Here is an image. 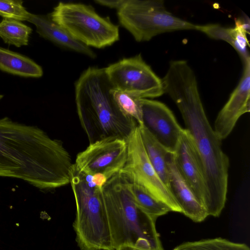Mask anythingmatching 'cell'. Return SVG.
<instances>
[{
	"label": "cell",
	"instance_id": "4",
	"mask_svg": "<svg viewBox=\"0 0 250 250\" xmlns=\"http://www.w3.org/2000/svg\"><path fill=\"white\" fill-rule=\"evenodd\" d=\"M115 250L129 245L144 250H164L156 219L134 202L120 173L109 178L101 190Z\"/></svg>",
	"mask_w": 250,
	"mask_h": 250
},
{
	"label": "cell",
	"instance_id": "20",
	"mask_svg": "<svg viewBox=\"0 0 250 250\" xmlns=\"http://www.w3.org/2000/svg\"><path fill=\"white\" fill-rule=\"evenodd\" d=\"M173 250H250L244 243H236L222 238H215L183 243Z\"/></svg>",
	"mask_w": 250,
	"mask_h": 250
},
{
	"label": "cell",
	"instance_id": "17",
	"mask_svg": "<svg viewBox=\"0 0 250 250\" xmlns=\"http://www.w3.org/2000/svg\"><path fill=\"white\" fill-rule=\"evenodd\" d=\"M0 69L13 75L25 77L39 78L43 75L41 66L31 59L1 47Z\"/></svg>",
	"mask_w": 250,
	"mask_h": 250
},
{
	"label": "cell",
	"instance_id": "11",
	"mask_svg": "<svg viewBox=\"0 0 250 250\" xmlns=\"http://www.w3.org/2000/svg\"><path fill=\"white\" fill-rule=\"evenodd\" d=\"M144 125L169 151L174 152L183 128L171 110L164 103L149 99H139Z\"/></svg>",
	"mask_w": 250,
	"mask_h": 250
},
{
	"label": "cell",
	"instance_id": "13",
	"mask_svg": "<svg viewBox=\"0 0 250 250\" xmlns=\"http://www.w3.org/2000/svg\"><path fill=\"white\" fill-rule=\"evenodd\" d=\"M239 83L215 119L213 130L222 141L232 131L239 118L250 111V60L243 64Z\"/></svg>",
	"mask_w": 250,
	"mask_h": 250
},
{
	"label": "cell",
	"instance_id": "1",
	"mask_svg": "<svg viewBox=\"0 0 250 250\" xmlns=\"http://www.w3.org/2000/svg\"><path fill=\"white\" fill-rule=\"evenodd\" d=\"M162 80L164 93L179 110L198 156L208 190L207 214L218 217L227 200L229 160L206 115L195 73L186 61L173 60Z\"/></svg>",
	"mask_w": 250,
	"mask_h": 250
},
{
	"label": "cell",
	"instance_id": "3",
	"mask_svg": "<svg viewBox=\"0 0 250 250\" xmlns=\"http://www.w3.org/2000/svg\"><path fill=\"white\" fill-rule=\"evenodd\" d=\"M105 68L90 66L75 83L78 116L89 143L109 137L126 139L138 125L120 109Z\"/></svg>",
	"mask_w": 250,
	"mask_h": 250
},
{
	"label": "cell",
	"instance_id": "8",
	"mask_svg": "<svg viewBox=\"0 0 250 250\" xmlns=\"http://www.w3.org/2000/svg\"><path fill=\"white\" fill-rule=\"evenodd\" d=\"M125 140L127 150L126 161L119 173L127 181L139 186L163 203L170 211L182 213L180 206L148 159L138 125L132 130Z\"/></svg>",
	"mask_w": 250,
	"mask_h": 250
},
{
	"label": "cell",
	"instance_id": "27",
	"mask_svg": "<svg viewBox=\"0 0 250 250\" xmlns=\"http://www.w3.org/2000/svg\"><path fill=\"white\" fill-rule=\"evenodd\" d=\"M3 97V96L0 94V100Z\"/></svg>",
	"mask_w": 250,
	"mask_h": 250
},
{
	"label": "cell",
	"instance_id": "21",
	"mask_svg": "<svg viewBox=\"0 0 250 250\" xmlns=\"http://www.w3.org/2000/svg\"><path fill=\"white\" fill-rule=\"evenodd\" d=\"M111 92L121 111L126 116L134 120L138 125L143 124L142 113L139 99L113 88Z\"/></svg>",
	"mask_w": 250,
	"mask_h": 250
},
{
	"label": "cell",
	"instance_id": "10",
	"mask_svg": "<svg viewBox=\"0 0 250 250\" xmlns=\"http://www.w3.org/2000/svg\"><path fill=\"white\" fill-rule=\"evenodd\" d=\"M127 153L125 139L106 137L89 143L77 154L73 166L80 172L89 175L102 174L108 180L123 168Z\"/></svg>",
	"mask_w": 250,
	"mask_h": 250
},
{
	"label": "cell",
	"instance_id": "12",
	"mask_svg": "<svg viewBox=\"0 0 250 250\" xmlns=\"http://www.w3.org/2000/svg\"><path fill=\"white\" fill-rule=\"evenodd\" d=\"M174 157L181 175L206 210L208 194L204 176L192 140L185 128L181 134Z\"/></svg>",
	"mask_w": 250,
	"mask_h": 250
},
{
	"label": "cell",
	"instance_id": "9",
	"mask_svg": "<svg viewBox=\"0 0 250 250\" xmlns=\"http://www.w3.org/2000/svg\"><path fill=\"white\" fill-rule=\"evenodd\" d=\"M113 88L136 99L160 97L164 94L162 80L138 54L123 58L105 67Z\"/></svg>",
	"mask_w": 250,
	"mask_h": 250
},
{
	"label": "cell",
	"instance_id": "18",
	"mask_svg": "<svg viewBox=\"0 0 250 250\" xmlns=\"http://www.w3.org/2000/svg\"><path fill=\"white\" fill-rule=\"evenodd\" d=\"M125 180L127 190L135 204L150 216L156 219L158 217L170 211L167 206L154 198L142 188Z\"/></svg>",
	"mask_w": 250,
	"mask_h": 250
},
{
	"label": "cell",
	"instance_id": "6",
	"mask_svg": "<svg viewBox=\"0 0 250 250\" xmlns=\"http://www.w3.org/2000/svg\"><path fill=\"white\" fill-rule=\"evenodd\" d=\"M117 11L120 24L138 42L165 33L196 28V24L167 10L162 0H123Z\"/></svg>",
	"mask_w": 250,
	"mask_h": 250
},
{
	"label": "cell",
	"instance_id": "16",
	"mask_svg": "<svg viewBox=\"0 0 250 250\" xmlns=\"http://www.w3.org/2000/svg\"><path fill=\"white\" fill-rule=\"evenodd\" d=\"M138 125L148 159L162 182L168 188V161L174 152L161 145L144 124Z\"/></svg>",
	"mask_w": 250,
	"mask_h": 250
},
{
	"label": "cell",
	"instance_id": "22",
	"mask_svg": "<svg viewBox=\"0 0 250 250\" xmlns=\"http://www.w3.org/2000/svg\"><path fill=\"white\" fill-rule=\"evenodd\" d=\"M21 0H0V16L4 19L28 21L31 13L22 5Z\"/></svg>",
	"mask_w": 250,
	"mask_h": 250
},
{
	"label": "cell",
	"instance_id": "26",
	"mask_svg": "<svg viewBox=\"0 0 250 250\" xmlns=\"http://www.w3.org/2000/svg\"><path fill=\"white\" fill-rule=\"evenodd\" d=\"M116 250H144L143 249H141L133 246H129V245H123L121 246L118 248H117Z\"/></svg>",
	"mask_w": 250,
	"mask_h": 250
},
{
	"label": "cell",
	"instance_id": "24",
	"mask_svg": "<svg viewBox=\"0 0 250 250\" xmlns=\"http://www.w3.org/2000/svg\"><path fill=\"white\" fill-rule=\"evenodd\" d=\"M235 35L234 42L233 47L238 53L243 64L248 61L250 60V57L247 48L249 45L247 37V31L242 27L240 21L238 20L235 21L234 27Z\"/></svg>",
	"mask_w": 250,
	"mask_h": 250
},
{
	"label": "cell",
	"instance_id": "15",
	"mask_svg": "<svg viewBox=\"0 0 250 250\" xmlns=\"http://www.w3.org/2000/svg\"><path fill=\"white\" fill-rule=\"evenodd\" d=\"M28 21L36 27L37 32L42 37L58 45L95 59L96 54L85 45L74 39L63 28L54 22L49 15L31 13Z\"/></svg>",
	"mask_w": 250,
	"mask_h": 250
},
{
	"label": "cell",
	"instance_id": "14",
	"mask_svg": "<svg viewBox=\"0 0 250 250\" xmlns=\"http://www.w3.org/2000/svg\"><path fill=\"white\" fill-rule=\"evenodd\" d=\"M168 188L182 209V213L195 222H201L208 216L204 207L199 202L178 170L174 153L168 161Z\"/></svg>",
	"mask_w": 250,
	"mask_h": 250
},
{
	"label": "cell",
	"instance_id": "23",
	"mask_svg": "<svg viewBox=\"0 0 250 250\" xmlns=\"http://www.w3.org/2000/svg\"><path fill=\"white\" fill-rule=\"evenodd\" d=\"M196 30L206 34L209 38L227 42L233 46L234 42V27H226L218 24H196Z\"/></svg>",
	"mask_w": 250,
	"mask_h": 250
},
{
	"label": "cell",
	"instance_id": "5",
	"mask_svg": "<svg viewBox=\"0 0 250 250\" xmlns=\"http://www.w3.org/2000/svg\"><path fill=\"white\" fill-rule=\"evenodd\" d=\"M70 179L76 207L73 228L78 246L81 250H115L102 188L94 182L92 175L79 172L73 165Z\"/></svg>",
	"mask_w": 250,
	"mask_h": 250
},
{
	"label": "cell",
	"instance_id": "2",
	"mask_svg": "<svg viewBox=\"0 0 250 250\" xmlns=\"http://www.w3.org/2000/svg\"><path fill=\"white\" fill-rule=\"evenodd\" d=\"M73 165L61 140L37 126L0 119V177L52 190L70 183Z\"/></svg>",
	"mask_w": 250,
	"mask_h": 250
},
{
	"label": "cell",
	"instance_id": "7",
	"mask_svg": "<svg viewBox=\"0 0 250 250\" xmlns=\"http://www.w3.org/2000/svg\"><path fill=\"white\" fill-rule=\"evenodd\" d=\"M74 39L88 47L103 48L119 41V26L94 7L81 3L60 2L49 15Z\"/></svg>",
	"mask_w": 250,
	"mask_h": 250
},
{
	"label": "cell",
	"instance_id": "25",
	"mask_svg": "<svg viewBox=\"0 0 250 250\" xmlns=\"http://www.w3.org/2000/svg\"><path fill=\"white\" fill-rule=\"evenodd\" d=\"M97 3L103 6H106L110 8H115L116 10L121 6L123 0H96L94 1Z\"/></svg>",
	"mask_w": 250,
	"mask_h": 250
},
{
	"label": "cell",
	"instance_id": "19",
	"mask_svg": "<svg viewBox=\"0 0 250 250\" xmlns=\"http://www.w3.org/2000/svg\"><path fill=\"white\" fill-rule=\"evenodd\" d=\"M32 29L20 21L3 19L0 22V37L6 43L17 47L27 45Z\"/></svg>",
	"mask_w": 250,
	"mask_h": 250
}]
</instances>
